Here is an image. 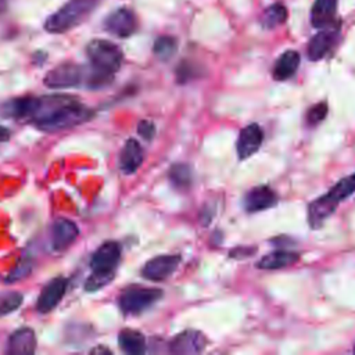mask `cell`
Wrapping results in <instances>:
<instances>
[{"label": "cell", "instance_id": "cell-28", "mask_svg": "<svg viewBox=\"0 0 355 355\" xmlns=\"http://www.w3.org/2000/svg\"><path fill=\"white\" fill-rule=\"evenodd\" d=\"M137 132L139 135L146 139V140H151L155 135V126L151 121H141L137 126Z\"/></svg>", "mask_w": 355, "mask_h": 355}, {"label": "cell", "instance_id": "cell-5", "mask_svg": "<svg viewBox=\"0 0 355 355\" xmlns=\"http://www.w3.org/2000/svg\"><path fill=\"white\" fill-rule=\"evenodd\" d=\"M86 54L90 60L92 69L111 79L123 61L121 49L115 43L104 39H93L89 42L86 46Z\"/></svg>", "mask_w": 355, "mask_h": 355}, {"label": "cell", "instance_id": "cell-31", "mask_svg": "<svg viewBox=\"0 0 355 355\" xmlns=\"http://www.w3.org/2000/svg\"><path fill=\"white\" fill-rule=\"evenodd\" d=\"M354 352H355V345H354Z\"/></svg>", "mask_w": 355, "mask_h": 355}, {"label": "cell", "instance_id": "cell-21", "mask_svg": "<svg viewBox=\"0 0 355 355\" xmlns=\"http://www.w3.org/2000/svg\"><path fill=\"white\" fill-rule=\"evenodd\" d=\"M118 344L121 349L130 355H139L146 352V338L139 330L123 329L118 336Z\"/></svg>", "mask_w": 355, "mask_h": 355}, {"label": "cell", "instance_id": "cell-6", "mask_svg": "<svg viewBox=\"0 0 355 355\" xmlns=\"http://www.w3.org/2000/svg\"><path fill=\"white\" fill-rule=\"evenodd\" d=\"M162 297V291L151 287H128L119 295V308L126 315H137L148 309Z\"/></svg>", "mask_w": 355, "mask_h": 355}, {"label": "cell", "instance_id": "cell-17", "mask_svg": "<svg viewBox=\"0 0 355 355\" xmlns=\"http://www.w3.org/2000/svg\"><path fill=\"white\" fill-rule=\"evenodd\" d=\"M36 349V336L29 327L15 330L7 343V352L12 355H29Z\"/></svg>", "mask_w": 355, "mask_h": 355}, {"label": "cell", "instance_id": "cell-7", "mask_svg": "<svg viewBox=\"0 0 355 355\" xmlns=\"http://www.w3.org/2000/svg\"><path fill=\"white\" fill-rule=\"evenodd\" d=\"M86 80V71L82 65L64 62L49 71L43 79L44 85L53 89L73 87Z\"/></svg>", "mask_w": 355, "mask_h": 355}, {"label": "cell", "instance_id": "cell-16", "mask_svg": "<svg viewBox=\"0 0 355 355\" xmlns=\"http://www.w3.org/2000/svg\"><path fill=\"white\" fill-rule=\"evenodd\" d=\"M338 0H315L311 8V24L316 29L327 28L338 22L337 15Z\"/></svg>", "mask_w": 355, "mask_h": 355}, {"label": "cell", "instance_id": "cell-2", "mask_svg": "<svg viewBox=\"0 0 355 355\" xmlns=\"http://www.w3.org/2000/svg\"><path fill=\"white\" fill-rule=\"evenodd\" d=\"M121 261V245L116 241H107L100 245L90 259L92 275L85 282L86 291H97L107 286L115 275Z\"/></svg>", "mask_w": 355, "mask_h": 355}, {"label": "cell", "instance_id": "cell-13", "mask_svg": "<svg viewBox=\"0 0 355 355\" xmlns=\"http://www.w3.org/2000/svg\"><path fill=\"white\" fill-rule=\"evenodd\" d=\"M263 141V132L259 125L250 123L239 133L236 150L240 159H247L255 154Z\"/></svg>", "mask_w": 355, "mask_h": 355}, {"label": "cell", "instance_id": "cell-4", "mask_svg": "<svg viewBox=\"0 0 355 355\" xmlns=\"http://www.w3.org/2000/svg\"><path fill=\"white\" fill-rule=\"evenodd\" d=\"M355 191V173L341 179L324 196L311 202L308 219L312 227H319L338 207V204Z\"/></svg>", "mask_w": 355, "mask_h": 355}, {"label": "cell", "instance_id": "cell-29", "mask_svg": "<svg viewBox=\"0 0 355 355\" xmlns=\"http://www.w3.org/2000/svg\"><path fill=\"white\" fill-rule=\"evenodd\" d=\"M10 130L6 128V126H3V125H0V143L1 141H7L8 139H10Z\"/></svg>", "mask_w": 355, "mask_h": 355}, {"label": "cell", "instance_id": "cell-19", "mask_svg": "<svg viewBox=\"0 0 355 355\" xmlns=\"http://www.w3.org/2000/svg\"><path fill=\"white\" fill-rule=\"evenodd\" d=\"M300 53L295 50H287L284 51L275 62L272 75L276 80H287L288 78H291L298 67H300Z\"/></svg>", "mask_w": 355, "mask_h": 355}, {"label": "cell", "instance_id": "cell-14", "mask_svg": "<svg viewBox=\"0 0 355 355\" xmlns=\"http://www.w3.org/2000/svg\"><path fill=\"white\" fill-rule=\"evenodd\" d=\"M65 290H67V280L64 277H54L43 287L37 298L36 309L40 313H47L53 311L62 300Z\"/></svg>", "mask_w": 355, "mask_h": 355}, {"label": "cell", "instance_id": "cell-20", "mask_svg": "<svg viewBox=\"0 0 355 355\" xmlns=\"http://www.w3.org/2000/svg\"><path fill=\"white\" fill-rule=\"evenodd\" d=\"M298 259H300V255L297 252L287 251V250H276L262 257L257 265L261 269L275 270V269H283V268L291 266Z\"/></svg>", "mask_w": 355, "mask_h": 355}, {"label": "cell", "instance_id": "cell-30", "mask_svg": "<svg viewBox=\"0 0 355 355\" xmlns=\"http://www.w3.org/2000/svg\"><path fill=\"white\" fill-rule=\"evenodd\" d=\"M10 0H0V12L4 11L7 8V4H8Z\"/></svg>", "mask_w": 355, "mask_h": 355}, {"label": "cell", "instance_id": "cell-8", "mask_svg": "<svg viewBox=\"0 0 355 355\" xmlns=\"http://www.w3.org/2000/svg\"><path fill=\"white\" fill-rule=\"evenodd\" d=\"M340 35V21L331 26L322 28L308 43L306 54L311 61H319L334 47Z\"/></svg>", "mask_w": 355, "mask_h": 355}, {"label": "cell", "instance_id": "cell-23", "mask_svg": "<svg viewBox=\"0 0 355 355\" xmlns=\"http://www.w3.org/2000/svg\"><path fill=\"white\" fill-rule=\"evenodd\" d=\"M169 179L178 189H187L191 184V171L184 164H175L169 169Z\"/></svg>", "mask_w": 355, "mask_h": 355}, {"label": "cell", "instance_id": "cell-1", "mask_svg": "<svg viewBox=\"0 0 355 355\" xmlns=\"http://www.w3.org/2000/svg\"><path fill=\"white\" fill-rule=\"evenodd\" d=\"M93 112L78 100L64 94L35 97L28 121L46 132L69 129L89 121Z\"/></svg>", "mask_w": 355, "mask_h": 355}, {"label": "cell", "instance_id": "cell-9", "mask_svg": "<svg viewBox=\"0 0 355 355\" xmlns=\"http://www.w3.org/2000/svg\"><path fill=\"white\" fill-rule=\"evenodd\" d=\"M104 28L114 36L129 37L137 29V17L130 8L121 7L107 15Z\"/></svg>", "mask_w": 355, "mask_h": 355}, {"label": "cell", "instance_id": "cell-11", "mask_svg": "<svg viewBox=\"0 0 355 355\" xmlns=\"http://www.w3.org/2000/svg\"><path fill=\"white\" fill-rule=\"evenodd\" d=\"M78 236L79 227L75 225V222L65 218H58L53 222L50 230L51 248L54 251H64L76 240Z\"/></svg>", "mask_w": 355, "mask_h": 355}, {"label": "cell", "instance_id": "cell-10", "mask_svg": "<svg viewBox=\"0 0 355 355\" xmlns=\"http://www.w3.org/2000/svg\"><path fill=\"white\" fill-rule=\"evenodd\" d=\"M180 263L179 255H158L147 261L141 269V275L153 282L166 280L175 273Z\"/></svg>", "mask_w": 355, "mask_h": 355}, {"label": "cell", "instance_id": "cell-18", "mask_svg": "<svg viewBox=\"0 0 355 355\" xmlns=\"http://www.w3.org/2000/svg\"><path fill=\"white\" fill-rule=\"evenodd\" d=\"M143 158L144 153L140 143L136 139H128L119 155V168L126 175L135 173L140 168Z\"/></svg>", "mask_w": 355, "mask_h": 355}, {"label": "cell", "instance_id": "cell-15", "mask_svg": "<svg viewBox=\"0 0 355 355\" xmlns=\"http://www.w3.org/2000/svg\"><path fill=\"white\" fill-rule=\"evenodd\" d=\"M277 202V194L268 186L251 189L244 197V208L248 212H259L272 208Z\"/></svg>", "mask_w": 355, "mask_h": 355}, {"label": "cell", "instance_id": "cell-25", "mask_svg": "<svg viewBox=\"0 0 355 355\" xmlns=\"http://www.w3.org/2000/svg\"><path fill=\"white\" fill-rule=\"evenodd\" d=\"M24 297L19 293H1L0 294V316L14 312L22 304Z\"/></svg>", "mask_w": 355, "mask_h": 355}, {"label": "cell", "instance_id": "cell-12", "mask_svg": "<svg viewBox=\"0 0 355 355\" xmlns=\"http://www.w3.org/2000/svg\"><path fill=\"white\" fill-rule=\"evenodd\" d=\"M207 345V338L197 330H184L179 333L169 344V349L178 355L200 354Z\"/></svg>", "mask_w": 355, "mask_h": 355}, {"label": "cell", "instance_id": "cell-3", "mask_svg": "<svg viewBox=\"0 0 355 355\" xmlns=\"http://www.w3.org/2000/svg\"><path fill=\"white\" fill-rule=\"evenodd\" d=\"M101 0H68L44 22L49 33H64L82 24L100 4Z\"/></svg>", "mask_w": 355, "mask_h": 355}, {"label": "cell", "instance_id": "cell-26", "mask_svg": "<svg viewBox=\"0 0 355 355\" xmlns=\"http://www.w3.org/2000/svg\"><path fill=\"white\" fill-rule=\"evenodd\" d=\"M327 115V104L326 103H318L312 105L306 112V123L309 126H315L320 123Z\"/></svg>", "mask_w": 355, "mask_h": 355}, {"label": "cell", "instance_id": "cell-24", "mask_svg": "<svg viewBox=\"0 0 355 355\" xmlns=\"http://www.w3.org/2000/svg\"><path fill=\"white\" fill-rule=\"evenodd\" d=\"M176 49H178V43H176L175 37H171V36L158 37L153 47L154 54L162 61L169 60L176 53Z\"/></svg>", "mask_w": 355, "mask_h": 355}, {"label": "cell", "instance_id": "cell-22", "mask_svg": "<svg viewBox=\"0 0 355 355\" xmlns=\"http://www.w3.org/2000/svg\"><path fill=\"white\" fill-rule=\"evenodd\" d=\"M288 17V11L286 8L284 4H280V3H275L272 6H269L263 14H262V18H261V22H262V26L266 28V29H273V28H277L280 26L282 24L286 22Z\"/></svg>", "mask_w": 355, "mask_h": 355}, {"label": "cell", "instance_id": "cell-27", "mask_svg": "<svg viewBox=\"0 0 355 355\" xmlns=\"http://www.w3.org/2000/svg\"><path fill=\"white\" fill-rule=\"evenodd\" d=\"M31 269H32V262L29 259H21L18 262V265L10 272L6 282L14 283L17 280H21V279H24L25 276H28L31 273Z\"/></svg>", "mask_w": 355, "mask_h": 355}]
</instances>
